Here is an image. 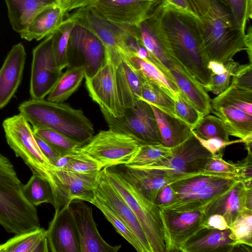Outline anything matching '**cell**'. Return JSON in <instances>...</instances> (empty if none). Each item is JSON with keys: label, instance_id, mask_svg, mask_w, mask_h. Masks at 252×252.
I'll use <instances>...</instances> for the list:
<instances>
[{"label": "cell", "instance_id": "f907efd6", "mask_svg": "<svg viewBox=\"0 0 252 252\" xmlns=\"http://www.w3.org/2000/svg\"><path fill=\"white\" fill-rule=\"evenodd\" d=\"M191 131L201 145L212 155L221 152L227 146L243 142V140L241 139L233 141H225L218 138L206 139L197 136L192 130Z\"/></svg>", "mask_w": 252, "mask_h": 252}, {"label": "cell", "instance_id": "ffe728a7", "mask_svg": "<svg viewBox=\"0 0 252 252\" xmlns=\"http://www.w3.org/2000/svg\"><path fill=\"white\" fill-rule=\"evenodd\" d=\"M94 195L104 202L122 219L147 252H152L145 233L133 211L106 179L102 169Z\"/></svg>", "mask_w": 252, "mask_h": 252}, {"label": "cell", "instance_id": "60d3db41", "mask_svg": "<svg viewBox=\"0 0 252 252\" xmlns=\"http://www.w3.org/2000/svg\"><path fill=\"white\" fill-rule=\"evenodd\" d=\"M229 227L231 239L240 246L252 247V210L245 208Z\"/></svg>", "mask_w": 252, "mask_h": 252}, {"label": "cell", "instance_id": "ee69618b", "mask_svg": "<svg viewBox=\"0 0 252 252\" xmlns=\"http://www.w3.org/2000/svg\"><path fill=\"white\" fill-rule=\"evenodd\" d=\"M35 135L40 137L63 154L73 151L81 145L64 134L47 128H32Z\"/></svg>", "mask_w": 252, "mask_h": 252}, {"label": "cell", "instance_id": "7402d4cb", "mask_svg": "<svg viewBox=\"0 0 252 252\" xmlns=\"http://www.w3.org/2000/svg\"><path fill=\"white\" fill-rule=\"evenodd\" d=\"M70 16L76 22L85 26L99 37L117 65L122 60L117 37L118 27L99 17L91 8L75 9Z\"/></svg>", "mask_w": 252, "mask_h": 252}, {"label": "cell", "instance_id": "d6986e66", "mask_svg": "<svg viewBox=\"0 0 252 252\" xmlns=\"http://www.w3.org/2000/svg\"><path fill=\"white\" fill-rule=\"evenodd\" d=\"M69 205L55 211L49 222L46 230L49 251L81 252L78 232Z\"/></svg>", "mask_w": 252, "mask_h": 252}, {"label": "cell", "instance_id": "f6af8a7d", "mask_svg": "<svg viewBox=\"0 0 252 252\" xmlns=\"http://www.w3.org/2000/svg\"><path fill=\"white\" fill-rule=\"evenodd\" d=\"M176 116L193 130L202 118L203 115L180 93L174 100Z\"/></svg>", "mask_w": 252, "mask_h": 252}, {"label": "cell", "instance_id": "9a60e30c", "mask_svg": "<svg viewBox=\"0 0 252 252\" xmlns=\"http://www.w3.org/2000/svg\"><path fill=\"white\" fill-rule=\"evenodd\" d=\"M212 156L191 131L185 141L172 148L170 156L158 162L141 166L185 174L196 173L205 170Z\"/></svg>", "mask_w": 252, "mask_h": 252}, {"label": "cell", "instance_id": "7bdbcfd3", "mask_svg": "<svg viewBox=\"0 0 252 252\" xmlns=\"http://www.w3.org/2000/svg\"><path fill=\"white\" fill-rule=\"evenodd\" d=\"M229 7L236 28L245 33L247 23L252 18V0H219Z\"/></svg>", "mask_w": 252, "mask_h": 252}, {"label": "cell", "instance_id": "5bb4252c", "mask_svg": "<svg viewBox=\"0 0 252 252\" xmlns=\"http://www.w3.org/2000/svg\"><path fill=\"white\" fill-rule=\"evenodd\" d=\"M159 0H98L91 8L99 17L120 28L137 26Z\"/></svg>", "mask_w": 252, "mask_h": 252}, {"label": "cell", "instance_id": "836d02e7", "mask_svg": "<svg viewBox=\"0 0 252 252\" xmlns=\"http://www.w3.org/2000/svg\"><path fill=\"white\" fill-rule=\"evenodd\" d=\"M230 106L252 116V91L230 84L224 91L211 99L212 109Z\"/></svg>", "mask_w": 252, "mask_h": 252}, {"label": "cell", "instance_id": "91938a15", "mask_svg": "<svg viewBox=\"0 0 252 252\" xmlns=\"http://www.w3.org/2000/svg\"><path fill=\"white\" fill-rule=\"evenodd\" d=\"M207 68L210 71L211 75L221 74L226 71L224 63L215 61H209Z\"/></svg>", "mask_w": 252, "mask_h": 252}, {"label": "cell", "instance_id": "9c48e42d", "mask_svg": "<svg viewBox=\"0 0 252 252\" xmlns=\"http://www.w3.org/2000/svg\"><path fill=\"white\" fill-rule=\"evenodd\" d=\"M100 110L110 128L132 136L140 145L162 144L154 113L146 102L139 99L134 106L125 108L119 118Z\"/></svg>", "mask_w": 252, "mask_h": 252}, {"label": "cell", "instance_id": "be15d7a7", "mask_svg": "<svg viewBox=\"0 0 252 252\" xmlns=\"http://www.w3.org/2000/svg\"><path fill=\"white\" fill-rule=\"evenodd\" d=\"M245 145V149L248 151V156H252V136L246 138L243 140V142Z\"/></svg>", "mask_w": 252, "mask_h": 252}, {"label": "cell", "instance_id": "d590c367", "mask_svg": "<svg viewBox=\"0 0 252 252\" xmlns=\"http://www.w3.org/2000/svg\"><path fill=\"white\" fill-rule=\"evenodd\" d=\"M75 24L70 16L53 33V49L58 68L63 70L68 65L67 47L69 36Z\"/></svg>", "mask_w": 252, "mask_h": 252}, {"label": "cell", "instance_id": "c3c4849f", "mask_svg": "<svg viewBox=\"0 0 252 252\" xmlns=\"http://www.w3.org/2000/svg\"><path fill=\"white\" fill-rule=\"evenodd\" d=\"M231 78L230 84L252 91V64H239Z\"/></svg>", "mask_w": 252, "mask_h": 252}, {"label": "cell", "instance_id": "484cf974", "mask_svg": "<svg viewBox=\"0 0 252 252\" xmlns=\"http://www.w3.org/2000/svg\"><path fill=\"white\" fill-rule=\"evenodd\" d=\"M13 30L20 33L44 9L57 4V0H4Z\"/></svg>", "mask_w": 252, "mask_h": 252}, {"label": "cell", "instance_id": "f1b7e54d", "mask_svg": "<svg viewBox=\"0 0 252 252\" xmlns=\"http://www.w3.org/2000/svg\"><path fill=\"white\" fill-rule=\"evenodd\" d=\"M118 91L125 108L134 106L139 100L144 80L125 60L116 68Z\"/></svg>", "mask_w": 252, "mask_h": 252}, {"label": "cell", "instance_id": "603a6c76", "mask_svg": "<svg viewBox=\"0 0 252 252\" xmlns=\"http://www.w3.org/2000/svg\"><path fill=\"white\" fill-rule=\"evenodd\" d=\"M229 229L220 230L204 226L180 247L181 252H231L241 246L230 238Z\"/></svg>", "mask_w": 252, "mask_h": 252}, {"label": "cell", "instance_id": "680465c9", "mask_svg": "<svg viewBox=\"0 0 252 252\" xmlns=\"http://www.w3.org/2000/svg\"><path fill=\"white\" fill-rule=\"evenodd\" d=\"M98 0H71L62 9L65 15L73 10L91 7Z\"/></svg>", "mask_w": 252, "mask_h": 252}, {"label": "cell", "instance_id": "ba28073f", "mask_svg": "<svg viewBox=\"0 0 252 252\" xmlns=\"http://www.w3.org/2000/svg\"><path fill=\"white\" fill-rule=\"evenodd\" d=\"M161 5H158L138 25L129 27L130 30L145 47L150 62L156 65L174 82L170 69L180 64L175 58L160 18Z\"/></svg>", "mask_w": 252, "mask_h": 252}, {"label": "cell", "instance_id": "d6a6232c", "mask_svg": "<svg viewBox=\"0 0 252 252\" xmlns=\"http://www.w3.org/2000/svg\"><path fill=\"white\" fill-rule=\"evenodd\" d=\"M85 78L83 67H67V69L47 95L50 101L63 103L80 87Z\"/></svg>", "mask_w": 252, "mask_h": 252}, {"label": "cell", "instance_id": "b9f144b4", "mask_svg": "<svg viewBox=\"0 0 252 252\" xmlns=\"http://www.w3.org/2000/svg\"><path fill=\"white\" fill-rule=\"evenodd\" d=\"M192 131L197 136L204 139L218 138L229 141V135L222 122L217 116H204Z\"/></svg>", "mask_w": 252, "mask_h": 252}, {"label": "cell", "instance_id": "94428289", "mask_svg": "<svg viewBox=\"0 0 252 252\" xmlns=\"http://www.w3.org/2000/svg\"><path fill=\"white\" fill-rule=\"evenodd\" d=\"M245 51L247 53L250 63L252 64V30L251 26H250L247 30V32H245Z\"/></svg>", "mask_w": 252, "mask_h": 252}, {"label": "cell", "instance_id": "1f68e13d", "mask_svg": "<svg viewBox=\"0 0 252 252\" xmlns=\"http://www.w3.org/2000/svg\"><path fill=\"white\" fill-rule=\"evenodd\" d=\"M222 122L229 135L244 140L252 136V116L237 108L225 106L213 109Z\"/></svg>", "mask_w": 252, "mask_h": 252}, {"label": "cell", "instance_id": "681fc988", "mask_svg": "<svg viewBox=\"0 0 252 252\" xmlns=\"http://www.w3.org/2000/svg\"><path fill=\"white\" fill-rule=\"evenodd\" d=\"M205 170L237 175L236 164L227 162L223 160L222 152L212 155L206 165Z\"/></svg>", "mask_w": 252, "mask_h": 252}, {"label": "cell", "instance_id": "8992f818", "mask_svg": "<svg viewBox=\"0 0 252 252\" xmlns=\"http://www.w3.org/2000/svg\"><path fill=\"white\" fill-rule=\"evenodd\" d=\"M140 144L133 137L111 128L100 130L75 150L97 162L102 168L127 164Z\"/></svg>", "mask_w": 252, "mask_h": 252}, {"label": "cell", "instance_id": "9f6ffc18", "mask_svg": "<svg viewBox=\"0 0 252 252\" xmlns=\"http://www.w3.org/2000/svg\"><path fill=\"white\" fill-rule=\"evenodd\" d=\"M204 226L220 230H225L229 228L224 218L222 216L217 214L207 216Z\"/></svg>", "mask_w": 252, "mask_h": 252}, {"label": "cell", "instance_id": "e0dca14e", "mask_svg": "<svg viewBox=\"0 0 252 252\" xmlns=\"http://www.w3.org/2000/svg\"><path fill=\"white\" fill-rule=\"evenodd\" d=\"M69 209L78 232L81 252H117L122 245L112 246L99 234L93 215V210L84 201L75 200Z\"/></svg>", "mask_w": 252, "mask_h": 252}, {"label": "cell", "instance_id": "3957f363", "mask_svg": "<svg viewBox=\"0 0 252 252\" xmlns=\"http://www.w3.org/2000/svg\"><path fill=\"white\" fill-rule=\"evenodd\" d=\"M23 185L9 159L0 153V225L8 233L40 227L36 207L25 198Z\"/></svg>", "mask_w": 252, "mask_h": 252}, {"label": "cell", "instance_id": "d4e9b609", "mask_svg": "<svg viewBox=\"0 0 252 252\" xmlns=\"http://www.w3.org/2000/svg\"><path fill=\"white\" fill-rule=\"evenodd\" d=\"M247 189L239 180L227 192L209 205L203 211L206 217L212 214L222 216L229 226L246 207Z\"/></svg>", "mask_w": 252, "mask_h": 252}, {"label": "cell", "instance_id": "ac0fdd59", "mask_svg": "<svg viewBox=\"0 0 252 252\" xmlns=\"http://www.w3.org/2000/svg\"><path fill=\"white\" fill-rule=\"evenodd\" d=\"M239 180L237 176L221 178L196 192L178 196L171 203L158 207L162 209L177 211L203 212L209 205L231 189Z\"/></svg>", "mask_w": 252, "mask_h": 252}, {"label": "cell", "instance_id": "6125c7cd", "mask_svg": "<svg viewBox=\"0 0 252 252\" xmlns=\"http://www.w3.org/2000/svg\"><path fill=\"white\" fill-rule=\"evenodd\" d=\"M246 207L252 210V189H248L246 196Z\"/></svg>", "mask_w": 252, "mask_h": 252}, {"label": "cell", "instance_id": "83f0119b", "mask_svg": "<svg viewBox=\"0 0 252 252\" xmlns=\"http://www.w3.org/2000/svg\"><path fill=\"white\" fill-rule=\"evenodd\" d=\"M122 59L145 80L158 85L175 100L181 93L176 84L171 81L156 65L133 54H124Z\"/></svg>", "mask_w": 252, "mask_h": 252}, {"label": "cell", "instance_id": "4fadbf2b", "mask_svg": "<svg viewBox=\"0 0 252 252\" xmlns=\"http://www.w3.org/2000/svg\"><path fill=\"white\" fill-rule=\"evenodd\" d=\"M32 53L30 93L32 99H43L63 73L56 62L53 33L34 48Z\"/></svg>", "mask_w": 252, "mask_h": 252}, {"label": "cell", "instance_id": "11a10c76", "mask_svg": "<svg viewBox=\"0 0 252 252\" xmlns=\"http://www.w3.org/2000/svg\"><path fill=\"white\" fill-rule=\"evenodd\" d=\"M176 196V193L170 185H167L160 190L154 203L158 206H164L173 202Z\"/></svg>", "mask_w": 252, "mask_h": 252}, {"label": "cell", "instance_id": "f5cc1de1", "mask_svg": "<svg viewBox=\"0 0 252 252\" xmlns=\"http://www.w3.org/2000/svg\"><path fill=\"white\" fill-rule=\"evenodd\" d=\"M237 175L243 182L252 181V156H248L242 162L236 164Z\"/></svg>", "mask_w": 252, "mask_h": 252}, {"label": "cell", "instance_id": "db71d44e", "mask_svg": "<svg viewBox=\"0 0 252 252\" xmlns=\"http://www.w3.org/2000/svg\"><path fill=\"white\" fill-rule=\"evenodd\" d=\"M190 10L200 20L208 12L211 0H186Z\"/></svg>", "mask_w": 252, "mask_h": 252}, {"label": "cell", "instance_id": "277c9868", "mask_svg": "<svg viewBox=\"0 0 252 252\" xmlns=\"http://www.w3.org/2000/svg\"><path fill=\"white\" fill-rule=\"evenodd\" d=\"M199 26L209 61L225 63L246 50L245 33L236 28L230 12L219 0H211L208 12L199 20Z\"/></svg>", "mask_w": 252, "mask_h": 252}, {"label": "cell", "instance_id": "4dcf8cb0", "mask_svg": "<svg viewBox=\"0 0 252 252\" xmlns=\"http://www.w3.org/2000/svg\"><path fill=\"white\" fill-rule=\"evenodd\" d=\"M49 251L47 231L40 227L25 233L15 234L0 244V252H48Z\"/></svg>", "mask_w": 252, "mask_h": 252}, {"label": "cell", "instance_id": "6f0895ef", "mask_svg": "<svg viewBox=\"0 0 252 252\" xmlns=\"http://www.w3.org/2000/svg\"><path fill=\"white\" fill-rule=\"evenodd\" d=\"M159 2L164 6L170 7L196 18L190 10L186 0H159Z\"/></svg>", "mask_w": 252, "mask_h": 252}, {"label": "cell", "instance_id": "7c38bea8", "mask_svg": "<svg viewBox=\"0 0 252 252\" xmlns=\"http://www.w3.org/2000/svg\"><path fill=\"white\" fill-rule=\"evenodd\" d=\"M117 65L106 50V56L96 72L85 76L87 89L92 100L114 117L124 116L125 108L119 95L117 79Z\"/></svg>", "mask_w": 252, "mask_h": 252}, {"label": "cell", "instance_id": "52a82bcc", "mask_svg": "<svg viewBox=\"0 0 252 252\" xmlns=\"http://www.w3.org/2000/svg\"><path fill=\"white\" fill-rule=\"evenodd\" d=\"M101 170L77 172L53 166L45 179L52 188L55 210L64 208L75 200L91 203L94 197Z\"/></svg>", "mask_w": 252, "mask_h": 252}, {"label": "cell", "instance_id": "ab89813d", "mask_svg": "<svg viewBox=\"0 0 252 252\" xmlns=\"http://www.w3.org/2000/svg\"><path fill=\"white\" fill-rule=\"evenodd\" d=\"M172 148L162 144L141 145L132 159L126 164L130 166H141L158 162L170 156Z\"/></svg>", "mask_w": 252, "mask_h": 252}, {"label": "cell", "instance_id": "7dc6e473", "mask_svg": "<svg viewBox=\"0 0 252 252\" xmlns=\"http://www.w3.org/2000/svg\"><path fill=\"white\" fill-rule=\"evenodd\" d=\"M75 150L73 158L62 169L77 172H90L102 169L97 162Z\"/></svg>", "mask_w": 252, "mask_h": 252}, {"label": "cell", "instance_id": "4316f807", "mask_svg": "<svg viewBox=\"0 0 252 252\" xmlns=\"http://www.w3.org/2000/svg\"><path fill=\"white\" fill-rule=\"evenodd\" d=\"M65 14L57 4L44 9L37 14L26 29L19 33L26 40H40L54 32L63 22Z\"/></svg>", "mask_w": 252, "mask_h": 252}, {"label": "cell", "instance_id": "74e56055", "mask_svg": "<svg viewBox=\"0 0 252 252\" xmlns=\"http://www.w3.org/2000/svg\"><path fill=\"white\" fill-rule=\"evenodd\" d=\"M139 99L157 107L172 116L177 117L175 112L174 100L153 83L144 81Z\"/></svg>", "mask_w": 252, "mask_h": 252}, {"label": "cell", "instance_id": "bcb514c9", "mask_svg": "<svg viewBox=\"0 0 252 252\" xmlns=\"http://www.w3.org/2000/svg\"><path fill=\"white\" fill-rule=\"evenodd\" d=\"M226 71L223 73L211 75V82L209 92L219 94L230 85L231 78L233 73L239 64L234 60L224 63Z\"/></svg>", "mask_w": 252, "mask_h": 252}, {"label": "cell", "instance_id": "e575fe53", "mask_svg": "<svg viewBox=\"0 0 252 252\" xmlns=\"http://www.w3.org/2000/svg\"><path fill=\"white\" fill-rule=\"evenodd\" d=\"M22 191L25 198L36 207L44 203L54 204L49 183L37 175L32 174L28 182L23 185Z\"/></svg>", "mask_w": 252, "mask_h": 252}, {"label": "cell", "instance_id": "5b68a950", "mask_svg": "<svg viewBox=\"0 0 252 252\" xmlns=\"http://www.w3.org/2000/svg\"><path fill=\"white\" fill-rule=\"evenodd\" d=\"M102 171L110 184L127 203L137 219L152 252H165L160 209L133 186L107 167Z\"/></svg>", "mask_w": 252, "mask_h": 252}, {"label": "cell", "instance_id": "30bf717a", "mask_svg": "<svg viewBox=\"0 0 252 252\" xmlns=\"http://www.w3.org/2000/svg\"><path fill=\"white\" fill-rule=\"evenodd\" d=\"M105 56L106 48L99 37L86 27L75 22L68 40L67 67H83L85 76H91L98 70Z\"/></svg>", "mask_w": 252, "mask_h": 252}, {"label": "cell", "instance_id": "cb8c5ba5", "mask_svg": "<svg viewBox=\"0 0 252 252\" xmlns=\"http://www.w3.org/2000/svg\"><path fill=\"white\" fill-rule=\"evenodd\" d=\"M170 73L182 94L203 116L212 113L211 99L203 87L197 82L181 64L170 69Z\"/></svg>", "mask_w": 252, "mask_h": 252}, {"label": "cell", "instance_id": "7a4b0ae2", "mask_svg": "<svg viewBox=\"0 0 252 252\" xmlns=\"http://www.w3.org/2000/svg\"><path fill=\"white\" fill-rule=\"evenodd\" d=\"M18 110L32 128L55 130L81 146L94 136L93 124L83 111L63 103L31 98L21 103Z\"/></svg>", "mask_w": 252, "mask_h": 252}, {"label": "cell", "instance_id": "f35d334b", "mask_svg": "<svg viewBox=\"0 0 252 252\" xmlns=\"http://www.w3.org/2000/svg\"><path fill=\"white\" fill-rule=\"evenodd\" d=\"M234 176L237 175L209 171L205 174L177 181L170 186L178 196L196 192L215 180Z\"/></svg>", "mask_w": 252, "mask_h": 252}, {"label": "cell", "instance_id": "8d00e7d4", "mask_svg": "<svg viewBox=\"0 0 252 252\" xmlns=\"http://www.w3.org/2000/svg\"><path fill=\"white\" fill-rule=\"evenodd\" d=\"M91 204L99 209L117 232L138 252H147L145 248L122 219L104 202L94 195Z\"/></svg>", "mask_w": 252, "mask_h": 252}, {"label": "cell", "instance_id": "f546056e", "mask_svg": "<svg viewBox=\"0 0 252 252\" xmlns=\"http://www.w3.org/2000/svg\"><path fill=\"white\" fill-rule=\"evenodd\" d=\"M150 105L154 113L163 145L172 148L180 144L190 136L191 130L187 124L153 105Z\"/></svg>", "mask_w": 252, "mask_h": 252}, {"label": "cell", "instance_id": "2e32d148", "mask_svg": "<svg viewBox=\"0 0 252 252\" xmlns=\"http://www.w3.org/2000/svg\"><path fill=\"white\" fill-rule=\"evenodd\" d=\"M160 209L165 252H179L180 246L204 226L203 212Z\"/></svg>", "mask_w": 252, "mask_h": 252}, {"label": "cell", "instance_id": "44dd1931", "mask_svg": "<svg viewBox=\"0 0 252 252\" xmlns=\"http://www.w3.org/2000/svg\"><path fill=\"white\" fill-rule=\"evenodd\" d=\"M26 53L22 43L13 45L0 69V109L4 107L16 92L22 79Z\"/></svg>", "mask_w": 252, "mask_h": 252}, {"label": "cell", "instance_id": "816d5d0a", "mask_svg": "<svg viewBox=\"0 0 252 252\" xmlns=\"http://www.w3.org/2000/svg\"><path fill=\"white\" fill-rule=\"evenodd\" d=\"M34 137L41 152L53 165L63 154L40 137L35 134Z\"/></svg>", "mask_w": 252, "mask_h": 252}, {"label": "cell", "instance_id": "6da1fadb", "mask_svg": "<svg viewBox=\"0 0 252 252\" xmlns=\"http://www.w3.org/2000/svg\"><path fill=\"white\" fill-rule=\"evenodd\" d=\"M160 4L161 21L175 58L209 92L211 73L207 68L209 61L202 40L199 20L193 16Z\"/></svg>", "mask_w": 252, "mask_h": 252}, {"label": "cell", "instance_id": "8fae6325", "mask_svg": "<svg viewBox=\"0 0 252 252\" xmlns=\"http://www.w3.org/2000/svg\"><path fill=\"white\" fill-rule=\"evenodd\" d=\"M133 186L144 197L155 202L160 190L165 186L177 181L203 175L209 171L181 173L150 169L142 166H130L126 164L108 167Z\"/></svg>", "mask_w": 252, "mask_h": 252}]
</instances>
